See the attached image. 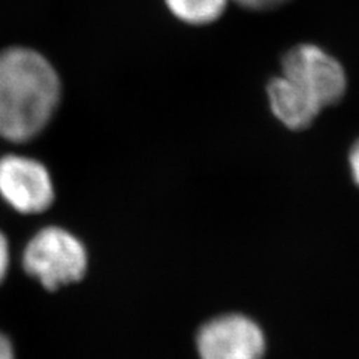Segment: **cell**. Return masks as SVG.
<instances>
[{"mask_svg": "<svg viewBox=\"0 0 359 359\" xmlns=\"http://www.w3.org/2000/svg\"><path fill=\"white\" fill-rule=\"evenodd\" d=\"M346 90L343 63L320 45L301 42L283 53L278 74L266 83V99L280 125L304 130L323 109L339 104Z\"/></svg>", "mask_w": 359, "mask_h": 359, "instance_id": "6da1fadb", "label": "cell"}, {"mask_svg": "<svg viewBox=\"0 0 359 359\" xmlns=\"http://www.w3.org/2000/svg\"><path fill=\"white\" fill-rule=\"evenodd\" d=\"M9 268V244L5 235L0 232V283L4 282Z\"/></svg>", "mask_w": 359, "mask_h": 359, "instance_id": "9c48e42d", "label": "cell"}, {"mask_svg": "<svg viewBox=\"0 0 359 359\" xmlns=\"http://www.w3.org/2000/svg\"><path fill=\"white\" fill-rule=\"evenodd\" d=\"M0 359H15L13 343L2 332H0Z\"/></svg>", "mask_w": 359, "mask_h": 359, "instance_id": "30bf717a", "label": "cell"}, {"mask_svg": "<svg viewBox=\"0 0 359 359\" xmlns=\"http://www.w3.org/2000/svg\"><path fill=\"white\" fill-rule=\"evenodd\" d=\"M170 13L187 26L207 27L219 22L231 0H165Z\"/></svg>", "mask_w": 359, "mask_h": 359, "instance_id": "8992f818", "label": "cell"}, {"mask_svg": "<svg viewBox=\"0 0 359 359\" xmlns=\"http://www.w3.org/2000/svg\"><path fill=\"white\" fill-rule=\"evenodd\" d=\"M249 13H269L285 5L289 0H231Z\"/></svg>", "mask_w": 359, "mask_h": 359, "instance_id": "52a82bcc", "label": "cell"}, {"mask_svg": "<svg viewBox=\"0 0 359 359\" xmlns=\"http://www.w3.org/2000/svg\"><path fill=\"white\" fill-rule=\"evenodd\" d=\"M87 265L84 244L60 226H45L38 231L22 252L25 271L47 290L80 282Z\"/></svg>", "mask_w": 359, "mask_h": 359, "instance_id": "3957f363", "label": "cell"}, {"mask_svg": "<svg viewBox=\"0 0 359 359\" xmlns=\"http://www.w3.org/2000/svg\"><path fill=\"white\" fill-rule=\"evenodd\" d=\"M347 163H349L352 182L356 187H359V138H356L352 144L349 154H347Z\"/></svg>", "mask_w": 359, "mask_h": 359, "instance_id": "ba28073f", "label": "cell"}, {"mask_svg": "<svg viewBox=\"0 0 359 359\" xmlns=\"http://www.w3.org/2000/svg\"><path fill=\"white\" fill-rule=\"evenodd\" d=\"M60 78L35 50L0 51V137L26 142L39 135L57 109Z\"/></svg>", "mask_w": 359, "mask_h": 359, "instance_id": "7a4b0ae2", "label": "cell"}, {"mask_svg": "<svg viewBox=\"0 0 359 359\" xmlns=\"http://www.w3.org/2000/svg\"><path fill=\"white\" fill-rule=\"evenodd\" d=\"M0 196L21 215H39L54 202V184L47 166L21 154L0 157Z\"/></svg>", "mask_w": 359, "mask_h": 359, "instance_id": "5b68a950", "label": "cell"}, {"mask_svg": "<svg viewBox=\"0 0 359 359\" xmlns=\"http://www.w3.org/2000/svg\"><path fill=\"white\" fill-rule=\"evenodd\" d=\"M201 359H264L266 334L262 325L241 311H224L202 322L196 331Z\"/></svg>", "mask_w": 359, "mask_h": 359, "instance_id": "277c9868", "label": "cell"}]
</instances>
